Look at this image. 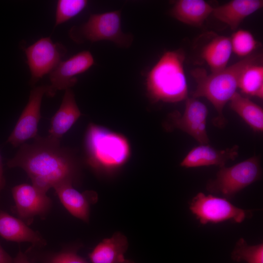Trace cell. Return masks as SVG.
Segmentation results:
<instances>
[{
	"mask_svg": "<svg viewBox=\"0 0 263 263\" xmlns=\"http://www.w3.org/2000/svg\"><path fill=\"white\" fill-rule=\"evenodd\" d=\"M7 162L9 168L19 167L32 185L46 192L58 185L76 181L79 163L72 149L62 147L60 141L38 135L32 143H24Z\"/></svg>",
	"mask_w": 263,
	"mask_h": 263,
	"instance_id": "1",
	"label": "cell"
},
{
	"mask_svg": "<svg viewBox=\"0 0 263 263\" xmlns=\"http://www.w3.org/2000/svg\"><path fill=\"white\" fill-rule=\"evenodd\" d=\"M261 57L260 55L251 54L210 74L203 68H197L191 72L197 83L192 97H204L211 103L217 112V116L212 120L216 127L222 128L225 126L226 120L223 114L225 105L236 92L240 77L244 71L249 65L260 62Z\"/></svg>",
	"mask_w": 263,
	"mask_h": 263,
	"instance_id": "2",
	"label": "cell"
},
{
	"mask_svg": "<svg viewBox=\"0 0 263 263\" xmlns=\"http://www.w3.org/2000/svg\"><path fill=\"white\" fill-rule=\"evenodd\" d=\"M83 147L85 163L99 174L115 172L131 154L130 143L124 135L93 123L86 130Z\"/></svg>",
	"mask_w": 263,
	"mask_h": 263,
	"instance_id": "3",
	"label": "cell"
},
{
	"mask_svg": "<svg viewBox=\"0 0 263 263\" xmlns=\"http://www.w3.org/2000/svg\"><path fill=\"white\" fill-rule=\"evenodd\" d=\"M185 56L181 49L166 52L149 72L146 89L152 101L175 103L188 97Z\"/></svg>",
	"mask_w": 263,
	"mask_h": 263,
	"instance_id": "4",
	"label": "cell"
},
{
	"mask_svg": "<svg viewBox=\"0 0 263 263\" xmlns=\"http://www.w3.org/2000/svg\"><path fill=\"white\" fill-rule=\"evenodd\" d=\"M121 23L119 10L91 14L85 23L73 27L69 35L78 43L107 40L119 47L128 48L132 44L133 38L122 31Z\"/></svg>",
	"mask_w": 263,
	"mask_h": 263,
	"instance_id": "5",
	"label": "cell"
},
{
	"mask_svg": "<svg viewBox=\"0 0 263 263\" xmlns=\"http://www.w3.org/2000/svg\"><path fill=\"white\" fill-rule=\"evenodd\" d=\"M261 176L260 160L254 156L231 167L220 168L216 178L207 182L206 188L212 194L230 200L239 191L259 180Z\"/></svg>",
	"mask_w": 263,
	"mask_h": 263,
	"instance_id": "6",
	"label": "cell"
},
{
	"mask_svg": "<svg viewBox=\"0 0 263 263\" xmlns=\"http://www.w3.org/2000/svg\"><path fill=\"white\" fill-rule=\"evenodd\" d=\"M189 209L202 224L227 220L242 223L251 214L225 198L202 192L197 193L191 200Z\"/></svg>",
	"mask_w": 263,
	"mask_h": 263,
	"instance_id": "7",
	"label": "cell"
},
{
	"mask_svg": "<svg viewBox=\"0 0 263 263\" xmlns=\"http://www.w3.org/2000/svg\"><path fill=\"white\" fill-rule=\"evenodd\" d=\"M67 52L65 47L54 43L50 37L42 38L25 49L31 72L30 83L35 84L50 73L62 61Z\"/></svg>",
	"mask_w": 263,
	"mask_h": 263,
	"instance_id": "8",
	"label": "cell"
},
{
	"mask_svg": "<svg viewBox=\"0 0 263 263\" xmlns=\"http://www.w3.org/2000/svg\"><path fill=\"white\" fill-rule=\"evenodd\" d=\"M208 114L207 106L193 97L186 99L183 114L177 111L170 113L165 123L168 130L178 129L191 136L201 145L209 142L206 125Z\"/></svg>",
	"mask_w": 263,
	"mask_h": 263,
	"instance_id": "9",
	"label": "cell"
},
{
	"mask_svg": "<svg viewBox=\"0 0 263 263\" xmlns=\"http://www.w3.org/2000/svg\"><path fill=\"white\" fill-rule=\"evenodd\" d=\"M47 89L48 86H40L31 90L28 101L8 138L7 143L17 147L38 135V125L41 117V101Z\"/></svg>",
	"mask_w": 263,
	"mask_h": 263,
	"instance_id": "10",
	"label": "cell"
},
{
	"mask_svg": "<svg viewBox=\"0 0 263 263\" xmlns=\"http://www.w3.org/2000/svg\"><path fill=\"white\" fill-rule=\"evenodd\" d=\"M94 64L93 55L83 51L61 61L49 73L51 84L48 86L46 95L54 96L59 90L70 89L77 82V75L84 73Z\"/></svg>",
	"mask_w": 263,
	"mask_h": 263,
	"instance_id": "11",
	"label": "cell"
},
{
	"mask_svg": "<svg viewBox=\"0 0 263 263\" xmlns=\"http://www.w3.org/2000/svg\"><path fill=\"white\" fill-rule=\"evenodd\" d=\"M12 194L16 210L19 216L24 220L44 215L51 206V200L46 192L33 185H17L12 188Z\"/></svg>",
	"mask_w": 263,
	"mask_h": 263,
	"instance_id": "12",
	"label": "cell"
},
{
	"mask_svg": "<svg viewBox=\"0 0 263 263\" xmlns=\"http://www.w3.org/2000/svg\"><path fill=\"white\" fill-rule=\"evenodd\" d=\"M239 147L234 145L225 150L216 149L207 145H201L191 149L180 163L182 167L194 168L215 165L225 167L228 160L238 155Z\"/></svg>",
	"mask_w": 263,
	"mask_h": 263,
	"instance_id": "13",
	"label": "cell"
},
{
	"mask_svg": "<svg viewBox=\"0 0 263 263\" xmlns=\"http://www.w3.org/2000/svg\"><path fill=\"white\" fill-rule=\"evenodd\" d=\"M70 183H62L54 188L60 202L73 216L88 222L91 204L97 200L96 193L93 191L80 192Z\"/></svg>",
	"mask_w": 263,
	"mask_h": 263,
	"instance_id": "14",
	"label": "cell"
},
{
	"mask_svg": "<svg viewBox=\"0 0 263 263\" xmlns=\"http://www.w3.org/2000/svg\"><path fill=\"white\" fill-rule=\"evenodd\" d=\"M81 115L73 92L71 89L65 90L60 106L51 119L47 136L60 141Z\"/></svg>",
	"mask_w": 263,
	"mask_h": 263,
	"instance_id": "15",
	"label": "cell"
},
{
	"mask_svg": "<svg viewBox=\"0 0 263 263\" xmlns=\"http://www.w3.org/2000/svg\"><path fill=\"white\" fill-rule=\"evenodd\" d=\"M263 6L262 0H233L214 8L212 14L218 20L235 30L244 19Z\"/></svg>",
	"mask_w": 263,
	"mask_h": 263,
	"instance_id": "16",
	"label": "cell"
},
{
	"mask_svg": "<svg viewBox=\"0 0 263 263\" xmlns=\"http://www.w3.org/2000/svg\"><path fill=\"white\" fill-rule=\"evenodd\" d=\"M0 236L9 241L27 242L36 246L45 244L41 236L28 227L22 220L0 209Z\"/></svg>",
	"mask_w": 263,
	"mask_h": 263,
	"instance_id": "17",
	"label": "cell"
},
{
	"mask_svg": "<svg viewBox=\"0 0 263 263\" xmlns=\"http://www.w3.org/2000/svg\"><path fill=\"white\" fill-rule=\"evenodd\" d=\"M128 247L127 238L120 232L100 242L89 254L92 263H120Z\"/></svg>",
	"mask_w": 263,
	"mask_h": 263,
	"instance_id": "18",
	"label": "cell"
},
{
	"mask_svg": "<svg viewBox=\"0 0 263 263\" xmlns=\"http://www.w3.org/2000/svg\"><path fill=\"white\" fill-rule=\"evenodd\" d=\"M213 8L204 0H179L175 2L170 14L180 22L199 27L212 13Z\"/></svg>",
	"mask_w": 263,
	"mask_h": 263,
	"instance_id": "19",
	"label": "cell"
},
{
	"mask_svg": "<svg viewBox=\"0 0 263 263\" xmlns=\"http://www.w3.org/2000/svg\"><path fill=\"white\" fill-rule=\"evenodd\" d=\"M232 52L230 38L214 35L203 47L201 56L211 73H215L227 66Z\"/></svg>",
	"mask_w": 263,
	"mask_h": 263,
	"instance_id": "20",
	"label": "cell"
},
{
	"mask_svg": "<svg viewBox=\"0 0 263 263\" xmlns=\"http://www.w3.org/2000/svg\"><path fill=\"white\" fill-rule=\"evenodd\" d=\"M230 108L236 113L254 132L263 131L262 107L236 92L229 100Z\"/></svg>",
	"mask_w": 263,
	"mask_h": 263,
	"instance_id": "21",
	"label": "cell"
},
{
	"mask_svg": "<svg viewBox=\"0 0 263 263\" xmlns=\"http://www.w3.org/2000/svg\"><path fill=\"white\" fill-rule=\"evenodd\" d=\"M238 88L247 95L263 97V66L260 62L248 66L242 74Z\"/></svg>",
	"mask_w": 263,
	"mask_h": 263,
	"instance_id": "22",
	"label": "cell"
},
{
	"mask_svg": "<svg viewBox=\"0 0 263 263\" xmlns=\"http://www.w3.org/2000/svg\"><path fill=\"white\" fill-rule=\"evenodd\" d=\"M231 259L235 262H246L247 263H263V244L254 245L247 244L241 238L236 243L231 253Z\"/></svg>",
	"mask_w": 263,
	"mask_h": 263,
	"instance_id": "23",
	"label": "cell"
},
{
	"mask_svg": "<svg viewBox=\"0 0 263 263\" xmlns=\"http://www.w3.org/2000/svg\"><path fill=\"white\" fill-rule=\"evenodd\" d=\"M86 0H58L56 3L55 24L56 27L73 18L84 9Z\"/></svg>",
	"mask_w": 263,
	"mask_h": 263,
	"instance_id": "24",
	"label": "cell"
},
{
	"mask_svg": "<svg viewBox=\"0 0 263 263\" xmlns=\"http://www.w3.org/2000/svg\"><path fill=\"white\" fill-rule=\"evenodd\" d=\"M230 38L232 51L242 57H245L250 55L258 45L253 35L245 30H237Z\"/></svg>",
	"mask_w": 263,
	"mask_h": 263,
	"instance_id": "25",
	"label": "cell"
},
{
	"mask_svg": "<svg viewBox=\"0 0 263 263\" xmlns=\"http://www.w3.org/2000/svg\"><path fill=\"white\" fill-rule=\"evenodd\" d=\"M42 263H88L75 250L66 249L42 257Z\"/></svg>",
	"mask_w": 263,
	"mask_h": 263,
	"instance_id": "26",
	"label": "cell"
},
{
	"mask_svg": "<svg viewBox=\"0 0 263 263\" xmlns=\"http://www.w3.org/2000/svg\"><path fill=\"white\" fill-rule=\"evenodd\" d=\"M13 259L4 250L0 244V263H13Z\"/></svg>",
	"mask_w": 263,
	"mask_h": 263,
	"instance_id": "27",
	"label": "cell"
},
{
	"mask_svg": "<svg viewBox=\"0 0 263 263\" xmlns=\"http://www.w3.org/2000/svg\"><path fill=\"white\" fill-rule=\"evenodd\" d=\"M13 263H30L26 256L19 250L16 257L13 259Z\"/></svg>",
	"mask_w": 263,
	"mask_h": 263,
	"instance_id": "28",
	"label": "cell"
},
{
	"mask_svg": "<svg viewBox=\"0 0 263 263\" xmlns=\"http://www.w3.org/2000/svg\"><path fill=\"white\" fill-rule=\"evenodd\" d=\"M5 185V180L3 175L2 157L0 153V194Z\"/></svg>",
	"mask_w": 263,
	"mask_h": 263,
	"instance_id": "29",
	"label": "cell"
},
{
	"mask_svg": "<svg viewBox=\"0 0 263 263\" xmlns=\"http://www.w3.org/2000/svg\"><path fill=\"white\" fill-rule=\"evenodd\" d=\"M120 263H134L132 261L125 259L123 262H122Z\"/></svg>",
	"mask_w": 263,
	"mask_h": 263,
	"instance_id": "30",
	"label": "cell"
}]
</instances>
